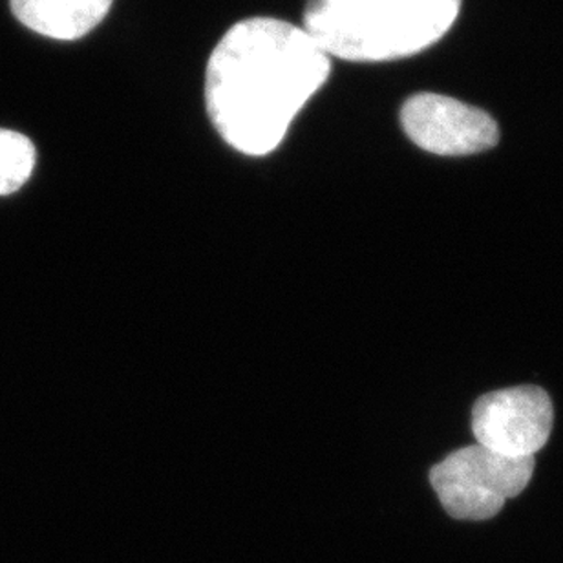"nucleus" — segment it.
I'll return each instance as SVG.
<instances>
[{
    "instance_id": "f257e3e1",
    "label": "nucleus",
    "mask_w": 563,
    "mask_h": 563,
    "mask_svg": "<svg viewBox=\"0 0 563 563\" xmlns=\"http://www.w3.org/2000/svg\"><path fill=\"white\" fill-rule=\"evenodd\" d=\"M330 55L303 27L255 16L234 24L212 49L207 114L228 145L266 156L330 76Z\"/></svg>"
},
{
    "instance_id": "f03ea898",
    "label": "nucleus",
    "mask_w": 563,
    "mask_h": 563,
    "mask_svg": "<svg viewBox=\"0 0 563 563\" xmlns=\"http://www.w3.org/2000/svg\"><path fill=\"white\" fill-rule=\"evenodd\" d=\"M461 4L463 0H309L303 30L339 59H405L441 41Z\"/></svg>"
},
{
    "instance_id": "7ed1b4c3",
    "label": "nucleus",
    "mask_w": 563,
    "mask_h": 563,
    "mask_svg": "<svg viewBox=\"0 0 563 563\" xmlns=\"http://www.w3.org/2000/svg\"><path fill=\"white\" fill-rule=\"evenodd\" d=\"M534 457H507L471 444L446 455L430 471L443 509L455 520H490L531 482Z\"/></svg>"
},
{
    "instance_id": "20e7f679",
    "label": "nucleus",
    "mask_w": 563,
    "mask_h": 563,
    "mask_svg": "<svg viewBox=\"0 0 563 563\" xmlns=\"http://www.w3.org/2000/svg\"><path fill=\"white\" fill-rule=\"evenodd\" d=\"M553 421V401L538 386L490 391L472 408L477 444L507 457H534L548 443Z\"/></svg>"
},
{
    "instance_id": "39448f33",
    "label": "nucleus",
    "mask_w": 563,
    "mask_h": 563,
    "mask_svg": "<svg viewBox=\"0 0 563 563\" xmlns=\"http://www.w3.org/2000/svg\"><path fill=\"white\" fill-rule=\"evenodd\" d=\"M407 136L430 154L472 156L498 145L493 115L443 93H418L401 109Z\"/></svg>"
},
{
    "instance_id": "423d86ee",
    "label": "nucleus",
    "mask_w": 563,
    "mask_h": 563,
    "mask_svg": "<svg viewBox=\"0 0 563 563\" xmlns=\"http://www.w3.org/2000/svg\"><path fill=\"white\" fill-rule=\"evenodd\" d=\"M114 0H10L16 21L57 41H76L103 21Z\"/></svg>"
},
{
    "instance_id": "0eeeda50",
    "label": "nucleus",
    "mask_w": 563,
    "mask_h": 563,
    "mask_svg": "<svg viewBox=\"0 0 563 563\" xmlns=\"http://www.w3.org/2000/svg\"><path fill=\"white\" fill-rule=\"evenodd\" d=\"M35 167V146L21 132L0 129V196L13 195Z\"/></svg>"
}]
</instances>
